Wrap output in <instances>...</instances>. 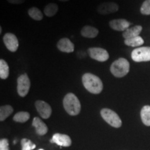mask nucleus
Wrapping results in <instances>:
<instances>
[{"mask_svg": "<svg viewBox=\"0 0 150 150\" xmlns=\"http://www.w3.org/2000/svg\"><path fill=\"white\" fill-rule=\"evenodd\" d=\"M131 22L127 21L125 19H115L109 22V26L112 29L117 31H125L129 29Z\"/></svg>", "mask_w": 150, "mask_h": 150, "instance_id": "f8f14e48", "label": "nucleus"}, {"mask_svg": "<svg viewBox=\"0 0 150 150\" xmlns=\"http://www.w3.org/2000/svg\"><path fill=\"white\" fill-rule=\"evenodd\" d=\"M130 70V64L126 59L120 58L110 65V71L114 76L122 78L128 74Z\"/></svg>", "mask_w": 150, "mask_h": 150, "instance_id": "7ed1b4c3", "label": "nucleus"}, {"mask_svg": "<svg viewBox=\"0 0 150 150\" xmlns=\"http://www.w3.org/2000/svg\"><path fill=\"white\" fill-rule=\"evenodd\" d=\"M100 113L103 119L111 127H115V128H120L122 126L120 117L113 110L109 108H102Z\"/></svg>", "mask_w": 150, "mask_h": 150, "instance_id": "20e7f679", "label": "nucleus"}, {"mask_svg": "<svg viewBox=\"0 0 150 150\" xmlns=\"http://www.w3.org/2000/svg\"><path fill=\"white\" fill-rule=\"evenodd\" d=\"M50 142L56 143V145L61 146V147H70L72 145V140L70 136L65 134H55L52 137V140H50Z\"/></svg>", "mask_w": 150, "mask_h": 150, "instance_id": "9b49d317", "label": "nucleus"}, {"mask_svg": "<svg viewBox=\"0 0 150 150\" xmlns=\"http://www.w3.org/2000/svg\"><path fill=\"white\" fill-rule=\"evenodd\" d=\"M1 32H2V29H1V27H0V33H1Z\"/></svg>", "mask_w": 150, "mask_h": 150, "instance_id": "c756f323", "label": "nucleus"}, {"mask_svg": "<svg viewBox=\"0 0 150 150\" xmlns=\"http://www.w3.org/2000/svg\"><path fill=\"white\" fill-rule=\"evenodd\" d=\"M28 14L33 20H36V21H40L43 18V14L40 9L37 7H32L29 8L28 11Z\"/></svg>", "mask_w": 150, "mask_h": 150, "instance_id": "4be33fe9", "label": "nucleus"}, {"mask_svg": "<svg viewBox=\"0 0 150 150\" xmlns=\"http://www.w3.org/2000/svg\"><path fill=\"white\" fill-rule=\"evenodd\" d=\"M13 112V108L10 105H5L0 107V120L4 121L8 116H10Z\"/></svg>", "mask_w": 150, "mask_h": 150, "instance_id": "6ab92c4d", "label": "nucleus"}, {"mask_svg": "<svg viewBox=\"0 0 150 150\" xmlns=\"http://www.w3.org/2000/svg\"><path fill=\"white\" fill-rule=\"evenodd\" d=\"M38 150H44V149H38Z\"/></svg>", "mask_w": 150, "mask_h": 150, "instance_id": "7c9ffc66", "label": "nucleus"}, {"mask_svg": "<svg viewBox=\"0 0 150 150\" xmlns=\"http://www.w3.org/2000/svg\"><path fill=\"white\" fill-rule=\"evenodd\" d=\"M140 13L142 15L149 16L150 15V0H145L141 6Z\"/></svg>", "mask_w": 150, "mask_h": 150, "instance_id": "393cba45", "label": "nucleus"}, {"mask_svg": "<svg viewBox=\"0 0 150 150\" xmlns=\"http://www.w3.org/2000/svg\"><path fill=\"white\" fill-rule=\"evenodd\" d=\"M32 125L33 127H35L37 134L40 136H44L47 133V126L39 117H35L33 118Z\"/></svg>", "mask_w": 150, "mask_h": 150, "instance_id": "4468645a", "label": "nucleus"}, {"mask_svg": "<svg viewBox=\"0 0 150 150\" xmlns=\"http://www.w3.org/2000/svg\"><path fill=\"white\" fill-rule=\"evenodd\" d=\"M63 107L70 115L75 116L81 111V103L77 97L73 93H67L63 99Z\"/></svg>", "mask_w": 150, "mask_h": 150, "instance_id": "f03ea898", "label": "nucleus"}, {"mask_svg": "<svg viewBox=\"0 0 150 150\" xmlns=\"http://www.w3.org/2000/svg\"><path fill=\"white\" fill-rule=\"evenodd\" d=\"M88 54L91 59L99 62H105L109 59V54L104 49L101 47H90Z\"/></svg>", "mask_w": 150, "mask_h": 150, "instance_id": "0eeeda50", "label": "nucleus"}, {"mask_svg": "<svg viewBox=\"0 0 150 150\" xmlns=\"http://www.w3.org/2000/svg\"><path fill=\"white\" fill-rule=\"evenodd\" d=\"M131 59L135 62L150 61V47H140L131 52Z\"/></svg>", "mask_w": 150, "mask_h": 150, "instance_id": "39448f33", "label": "nucleus"}, {"mask_svg": "<svg viewBox=\"0 0 150 150\" xmlns=\"http://www.w3.org/2000/svg\"><path fill=\"white\" fill-rule=\"evenodd\" d=\"M140 117L144 125L150 127V106L146 105L142 108L140 111Z\"/></svg>", "mask_w": 150, "mask_h": 150, "instance_id": "f3484780", "label": "nucleus"}, {"mask_svg": "<svg viewBox=\"0 0 150 150\" xmlns=\"http://www.w3.org/2000/svg\"><path fill=\"white\" fill-rule=\"evenodd\" d=\"M81 34L88 38H95L99 34V30L90 25H86L81 30Z\"/></svg>", "mask_w": 150, "mask_h": 150, "instance_id": "2eb2a0df", "label": "nucleus"}, {"mask_svg": "<svg viewBox=\"0 0 150 150\" xmlns=\"http://www.w3.org/2000/svg\"><path fill=\"white\" fill-rule=\"evenodd\" d=\"M21 145L22 150H32L36 147L31 140H28L27 138H23L21 140Z\"/></svg>", "mask_w": 150, "mask_h": 150, "instance_id": "b1692460", "label": "nucleus"}, {"mask_svg": "<svg viewBox=\"0 0 150 150\" xmlns=\"http://www.w3.org/2000/svg\"><path fill=\"white\" fill-rule=\"evenodd\" d=\"M119 9V6L115 2H103L101 3L97 7V12L101 15H108L117 12Z\"/></svg>", "mask_w": 150, "mask_h": 150, "instance_id": "9d476101", "label": "nucleus"}, {"mask_svg": "<svg viewBox=\"0 0 150 150\" xmlns=\"http://www.w3.org/2000/svg\"><path fill=\"white\" fill-rule=\"evenodd\" d=\"M142 30V26L136 25L134 27L129 28L127 30H125L122 33V36L125 39L131 38L139 36L140 33H141Z\"/></svg>", "mask_w": 150, "mask_h": 150, "instance_id": "dca6fc26", "label": "nucleus"}, {"mask_svg": "<svg viewBox=\"0 0 150 150\" xmlns=\"http://www.w3.org/2000/svg\"><path fill=\"white\" fill-rule=\"evenodd\" d=\"M57 48L60 51L64 53H71L74 52V45L70 39L63 38L57 42Z\"/></svg>", "mask_w": 150, "mask_h": 150, "instance_id": "ddd939ff", "label": "nucleus"}, {"mask_svg": "<svg viewBox=\"0 0 150 150\" xmlns=\"http://www.w3.org/2000/svg\"><path fill=\"white\" fill-rule=\"evenodd\" d=\"M82 83L88 91L95 95L102 93L104 88L102 80L96 75L91 73H86L83 75Z\"/></svg>", "mask_w": 150, "mask_h": 150, "instance_id": "f257e3e1", "label": "nucleus"}, {"mask_svg": "<svg viewBox=\"0 0 150 150\" xmlns=\"http://www.w3.org/2000/svg\"><path fill=\"white\" fill-rule=\"evenodd\" d=\"M35 106L39 115L43 119H48L52 115V108L50 104L42 100H38L35 102Z\"/></svg>", "mask_w": 150, "mask_h": 150, "instance_id": "1a4fd4ad", "label": "nucleus"}, {"mask_svg": "<svg viewBox=\"0 0 150 150\" xmlns=\"http://www.w3.org/2000/svg\"><path fill=\"white\" fill-rule=\"evenodd\" d=\"M59 1H69V0H59Z\"/></svg>", "mask_w": 150, "mask_h": 150, "instance_id": "c85d7f7f", "label": "nucleus"}, {"mask_svg": "<svg viewBox=\"0 0 150 150\" xmlns=\"http://www.w3.org/2000/svg\"><path fill=\"white\" fill-rule=\"evenodd\" d=\"M7 1L12 4H21L25 1V0H7Z\"/></svg>", "mask_w": 150, "mask_h": 150, "instance_id": "bb28decb", "label": "nucleus"}, {"mask_svg": "<svg viewBox=\"0 0 150 150\" xmlns=\"http://www.w3.org/2000/svg\"><path fill=\"white\" fill-rule=\"evenodd\" d=\"M76 55H77V57L80 59H83L86 56V53L83 51H79L77 53H76Z\"/></svg>", "mask_w": 150, "mask_h": 150, "instance_id": "cd10ccee", "label": "nucleus"}, {"mask_svg": "<svg viewBox=\"0 0 150 150\" xmlns=\"http://www.w3.org/2000/svg\"><path fill=\"white\" fill-rule=\"evenodd\" d=\"M59 6L55 3H50L44 8V13L47 17H53L57 13Z\"/></svg>", "mask_w": 150, "mask_h": 150, "instance_id": "aec40b11", "label": "nucleus"}, {"mask_svg": "<svg viewBox=\"0 0 150 150\" xmlns=\"http://www.w3.org/2000/svg\"><path fill=\"white\" fill-rule=\"evenodd\" d=\"M125 44L127 46L133 47H140L144 44V40L142 37L137 36L131 38L125 39Z\"/></svg>", "mask_w": 150, "mask_h": 150, "instance_id": "a211bd4d", "label": "nucleus"}, {"mask_svg": "<svg viewBox=\"0 0 150 150\" xmlns=\"http://www.w3.org/2000/svg\"><path fill=\"white\" fill-rule=\"evenodd\" d=\"M0 150H9V143L7 139L0 140Z\"/></svg>", "mask_w": 150, "mask_h": 150, "instance_id": "a878e982", "label": "nucleus"}, {"mask_svg": "<svg viewBox=\"0 0 150 150\" xmlns=\"http://www.w3.org/2000/svg\"><path fill=\"white\" fill-rule=\"evenodd\" d=\"M4 45L9 51L15 52L18 50L19 47V41L16 35L11 33H7L4 35L3 38Z\"/></svg>", "mask_w": 150, "mask_h": 150, "instance_id": "6e6552de", "label": "nucleus"}, {"mask_svg": "<svg viewBox=\"0 0 150 150\" xmlns=\"http://www.w3.org/2000/svg\"><path fill=\"white\" fill-rule=\"evenodd\" d=\"M31 87V81L27 73L20 75L18 78V93L20 97L27 96Z\"/></svg>", "mask_w": 150, "mask_h": 150, "instance_id": "423d86ee", "label": "nucleus"}, {"mask_svg": "<svg viewBox=\"0 0 150 150\" xmlns=\"http://www.w3.org/2000/svg\"><path fill=\"white\" fill-rule=\"evenodd\" d=\"M30 118V114L26 111H20L17 112L13 117V120L16 122L24 123L29 120Z\"/></svg>", "mask_w": 150, "mask_h": 150, "instance_id": "5701e85b", "label": "nucleus"}, {"mask_svg": "<svg viewBox=\"0 0 150 150\" xmlns=\"http://www.w3.org/2000/svg\"><path fill=\"white\" fill-rule=\"evenodd\" d=\"M9 76V67L4 59L0 60V78L6 79Z\"/></svg>", "mask_w": 150, "mask_h": 150, "instance_id": "412c9836", "label": "nucleus"}]
</instances>
